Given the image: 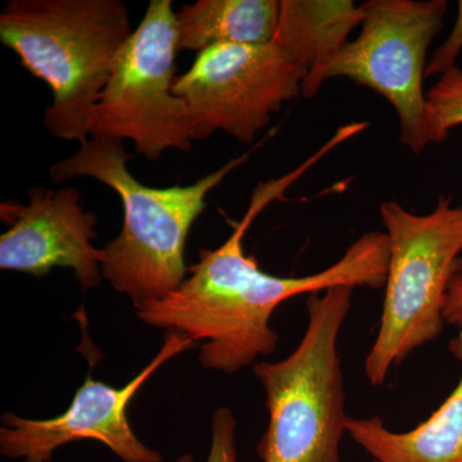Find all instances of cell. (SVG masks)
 <instances>
[{"label": "cell", "mask_w": 462, "mask_h": 462, "mask_svg": "<svg viewBox=\"0 0 462 462\" xmlns=\"http://www.w3.org/2000/svg\"><path fill=\"white\" fill-rule=\"evenodd\" d=\"M327 153L328 148H320L293 171L260 182L226 242L216 249H200L180 287L136 310L139 320L202 342L200 365L234 374L275 351L279 337L270 320L289 298L336 287H385L389 245L384 231L365 233L337 263L311 275H272L245 254L243 242L257 216L273 200L282 199L285 190Z\"/></svg>", "instance_id": "1"}, {"label": "cell", "mask_w": 462, "mask_h": 462, "mask_svg": "<svg viewBox=\"0 0 462 462\" xmlns=\"http://www.w3.org/2000/svg\"><path fill=\"white\" fill-rule=\"evenodd\" d=\"M233 158L191 185L152 188L134 178L124 142L90 136L71 157L51 167L53 182L89 176L120 197L123 230L106 245L103 278L132 300L136 310L172 293L187 279L185 245L206 199L249 154Z\"/></svg>", "instance_id": "2"}, {"label": "cell", "mask_w": 462, "mask_h": 462, "mask_svg": "<svg viewBox=\"0 0 462 462\" xmlns=\"http://www.w3.org/2000/svg\"><path fill=\"white\" fill-rule=\"evenodd\" d=\"M134 30L121 0H9L0 42L53 93L44 112L54 138L84 144L94 108Z\"/></svg>", "instance_id": "3"}, {"label": "cell", "mask_w": 462, "mask_h": 462, "mask_svg": "<svg viewBox=\"0 0 462 462\" xmlns=\"http://www.w3.org/2000/svg\"><path fill=\"white\" fill-rule=\"evenodd\" d=\"M352 293L354 288L336 287L310 294L309 322L296 349L284 360L252 367L269 411L257 445L261 461L340 462L349 416L338 340Z\"/></svg>", "instance_id": "4"}, {"label": "cell", "mask_w": 462, "mask_h": 462, "mask_svg": "<svg viewBox=\"0 0 462 462\" xmlns=\"http://www.w3.org/2000/svg\"><path fill=\"white\" fill-rule=\"evenodd\" d=\"M389 245L382 318L365 374L382 387L392 367L445 329L449 282L462 270V205L439 197L427 215L413 214L394 200L380 205Z\"/></svg>", "instance_id": "5"}, {"label": "cell", "mask_w": 462, "mask_h": 462, "mask_svg": "<svg viewBox=\"0 0 462 462\" xmlns=\"http://www.w3.org/2000/svg\"><path fill=\"white\" fill-rule=\"evenodd\" d=\"M446 0H372L364 3L361 32L329 63L307 76L302 96L314 98L330 79L346 78L387 99L400 121V141L413 153L427 145L428 50L442 30Z\"/></svg>", "instance_id": "6"}, {"label": "cell", "mask_w": 462, "mask_h": 462, "mask_svg": "<svg viewBox=\"0 0 462 462\" xmlns=\"http://www.w3.org/2000/svg\"><path fill=\"white\" fill-rule=\"evenodd\" d=\"M179 53L172 0H151L116 60L90 120V136L129 139L145 160L193 148L184 102L173 94Z\"/></svg>", "instance_id": "7"}, {"label": "cell", "mask_w": 462, "mask_h": 462, "mask_svg": "<svg viewBox=\"0 0 462 462\" xmlns=\"http://www.w3.org/2000/svg\"><path fill=\"white\" fill-rule=\"evenodd\" d=\"M307 71L273 42L200 51L173 94L184 102L194 142L225 132L251 144L282 105L302 96Z\"/></svg>", "instance_id": "8"}, {"label": "cell", "mask_w": 462, "mask_h": 462, "mask_svg": "<svg viewBox=\"0 0 462 462\" xmlns=\"http://www.w3.org/2000/svg\"><path fill=\"white\" fill-rule=\"evenodd\" d=\"M194 345L184 334L169 331L160 352L132 382L116 388L88 375L69 409L56 418L39 420L5 412L0 428V452L14 460L51 462L60 447L91 439L108 447L124 462H163L160 452L135 436L127 409L157 370Z\"/></svg>", "instance_id": "9"}, {"label": "cell", "mask_w": 462, "mask_h": 462, "mask_svg": "<svg viewBox=\"0 0 462 462\" xmlns=\"http://www.w3.org/2000/svg\"><path fill=\"white\" fill-rule=\"evenodd\" d=\"M29 203L5 200L0 216L8 229L0 236V269L42 278L56 267L71 269L84 291L102 279L103 249L94 247L97 216L85 211L80 191L33 188Z\"/></svg>", "instance_id": "10"}, {"label": "cell", "mask_w": 462, "mask_h": 462, "mask_svg": "<svg viewBox=\"0 0 462 462\" xmlns=\"http://www.w3.org/2000/svg\"><path fill=\"white\" fill-rule=\"evenodd\" d=\"M462 364V329L449 342ZM346 433L375 462H462V373L436 412L409 431H393L379 416L348 418Z\"/></svg>", "instance_id": "11"}, {"label": "cell", "mask_w": 462, "mask_h": 462, "mask_svg": "<svg viewBox=\"0 0 462 462\" xmlns=\"http://www.w3.org/2000/svg\"><path fill=\"white\" fill-rule=\"evenodd\" d=\"M364 3L352 0H281L273 44L307 71L315 74L348 42L361 26Z\"/></svg>", "instance_id": "12"}, {"label": "cell", "mask_w": 462, "mask_h": 462, "mask_svg": "<svg viewBox=\"0 0 462 462\" xmlns=\"http://www.w3.org/2000/svg\"><path fill=\"white\" fill-rule=\"evenodd\" d=\"M278 0H199L176 14L179 51L216 45H256L273 41Z\"/></svg>", "instance_id": "13"}, {"label": "cell", "mask_w": 462, "mask_h": 462, "mask_svg": "<svg viewBox=\"0 0 462 462\" xmlns=\"http://www.w3.org/2000/svg\"><path fill=\"white\" fill-rule=\"evenodd\" d=\"M462 125V69L457 66L439 76L427 93L428 141H445Z\"/></svg>", "instance_id": "14"}, {"label": "cell", "mask_w": 462, "mask_h": 462, "mask_svg": "<svg viewBox=\"0 0 462 462\" xmlns=\"http://www.w3.org/2000/svg\"><path fill=\"white\" fill-rule=\"evenodd\" d=\"M236 420L227 407H220L212 415L211 446L206 462H236Z\"/></svg>", "instance_id": "15"}, {"label": "cell", "mask_w": 462, "mask_h": 462, "mask_svg": "<svg viewBox=\"0 0 462 462\" xmlns=\"http://www.w3.org/2000/svg\"><path fill=\"white\" fill-rule=\"evenodd\" d=\"M462 51V0L457 3V14L454 29L448 38L440 44V47L434 51L430 62H428L425 76H442L451 71L456 67V60Z\"/></svg>", "instance_id": "16"}, {"label": "cell", "mask_w": 462, "mask_h": 462, "mask_svg": "<svg viewBox=\"0 0 462 462\" xmlns=\"http://www.w3.org/2000/svg\"><path fill=\"white\" fill-rule=\"evenodd\" d=\"M446 324L460 327L462 329V270L456 273L447 291L445 306Z\"/></svg>", "instance_id": "17"}, {"label": "cell", "mask_w": 462, "mask_h": 462, "mask_svg": "<svg viewBox=\"0 0 462 462\" xmlns=\"http://www.w3.org/2000/svg\"><path fill=\"white\" fill-rule=\"evenodd\" d=\"M176 462H196V461H194L193 456H191L190 454H185V455L180 456V457H179L178 460H176Z\"/></svg>", "instance_id": "18"}, {"label": "cell", "mask_w": 462, "mask_h": 462, "mask_svg": "<svg viewBox=\"0 0 462 462\" xmlns=\"http://www.w3.org/2000/svg\"><path fill=\"white\" fill-rule=\"evenodd\" d=\"M373 462H375V461H373Z\"/></svg>", "instance_id": "19"}]
</instances>
